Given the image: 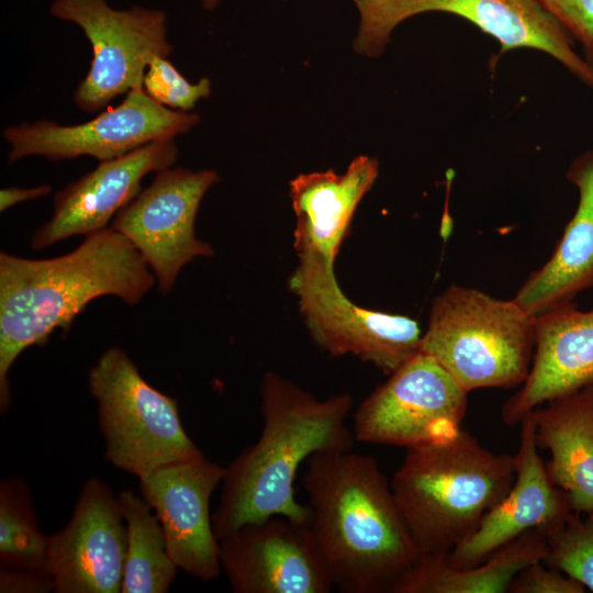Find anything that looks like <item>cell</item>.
I'll use <instances>...</instances> for the list:
<instances>
[{"label":"cell","instance_id":"3957f363","mask_svg":"<svg viewBox=\"0 0 593 593\" xmlns=\"http://www.w3.org/2000/svg\"><path fill=\"white\" fill-rule=\"evenodd\" d=\"M262 430L258 439L225 467L212 524L219 540L244 524L273 515L310 523V507L296 501L299 467L313 455L349 451L355 435L346 421L347 393L318 400L275 372L260 385Z\"/></svg>","mask_w":593,"mask_h":593},{"label":"cell","instance_id":"277c9868","mask_svg":"<svg viewBox=\"0 0 593 593\" xmlns=\"http://www.w3.org/2000/svg\"><path fill=\"white\" fill-rule=\"evenodd\" d=\"M515 459L494 454L468 432L409 449L391 489L422 556L447 555L466 540L511 489Z\"/></svg>","mask_w":593,"mask_h":593},{"label":"cell","instance_id":"7402d4cb","mask_svg":"<svg viewBox=\"0 0 593 593\" xmlns=\"http://www.w3.org/2000/svg\"><path fill=\"white\" fill-rule=\"evenodd\" d=\"M547 551V535L532 529L470 568L451 567L446 555L421 556L391 593H504L522 569L542 561Z\"/></svg>","mask_w":593,"mask_h":593},{"label":"cell","instance_id":"4dcf8cb0","mask_svg":"<svg viewBox=\"0 0 593 593\" xmlns=\"http://www.w3.org/2000/svg\"><path fill=\"white\" fill-rule=\"evenodd\" d=\"M220 0H202V4L205 9H213L217 5Z\"/></svg>","mask_w":593,"mask_h":593},{"label":"cell","instance_id":"484cf974","mask_svg":"<svg viewBox=\"0 0 593 593\" xmlns=\"http://www.w3.org/2000/svg\"><path fill=\"white\" fill-rule=\"evenodd\" d=\"M145 92L158 103L182 112H189L201 98L211 91L209 78L197 83L189 82L167 57L153 58L143 79Z\"/></svg>","mask_w":593,"mask_h":593},{"label":"cell","instance_id":"9a60e30c","mask_svg":"<svg viewBox=\"0 0 593 593\" xmlns=\"http://www.w3.org/2000/svg\"><path fill=\"white\" fill-rule=\"evenodd\" d=\"M127 547L118 495L98 478L81 486L68 523L51 536L57 593H119Z\"/></svg>","mask_w":593,"mask_h":593},{"label":"cell","instance_id":"ffe728a7","mask_svg":"<svg viewBox=\"0 0 593 593\" xmlns=\"http://www.w3.org/2000/svg\"><path fill=\"white\" fill-rule=\"evenodd\" d=\"M567 178L579 191L575 212L550 258L513 298L533 316L572 303L579 293L593 289V149L571 163Z\"/></svg>","mask_w":593,"mask_h":593},{"label":"cell","instance_id":"30bf717a","mask_svg":"<svg viewBox=\"0 0 593 593\" xmlns=\"http://www.w3.org/2000/svg\"><path fill=\"white\" fill-rule=\"evenodd\" d=\"M289 287L313 339L334 356L351 354L390 374L419 351L418 323L353 303L337 284L334 265L302 256Z\"/></svg>","mask_w":593,"mask_h":593},{"label":"cell","instance_id":"7a4b0ae2","mask_svg":"<svg viewBox=\"0 0 593 593\" xmlns=\"http://www.w3.org/2000/svg\"><path fill=\"white\" fill-rule=\"evenodd\" d=\"M310 530L333 586L344 593H391L421 558L377 460L321 452L303 478Z\"/></svg>","mask_w":593,"mask_h":593},{"label":"cell","instance_id":"5b68a950","mask_svg":"<svg viewBox=\"0 0 593 593\" xmlns=\"http://www.w3.org/2000/svg\"><path fill=\"white\" fill-rule=\"evenodd\" d=\"M535 348V316L513 299L452 284L432 303L419 351L468 393L523 384Z\"/></svg>","mask_w":593,"mask_h":593},{"label":"cell","instance_id":"4316f807","mask_svg":"<svg viewBox=\"0 0 593 593\" xmlns=\"http://www.w3.org/2000/svg\"><path fill=\"white\" fill-rule=\"evenodd\" d=\"M579 43L593 66V0H537Z\"/></svg>","mask_w":593,"mask_h":593},{"label":"cell","instance_id":"8fae6325","mask_svg":"<svg viewBox=\"0 0 593 593\" xmlns=\"http://www.w3.org/2000/svg\"><path fill=\"white\" fill-rule=\"evenodd\" d=\"M199 121L197 113L169 109L138 87L132 89L121 104L86 123L60 125L41 119L8 126L2 136L10 144L8 164L26 156L51 160L91 156L103 161L152 142L175 138Z\"/></svg>","mask_w":593,"mask_h":593},{"label":"cell","instance_id":"4fadbf2b","mask_svg":"<svg viewBox=\"0 0 593 593\" xmlns=\"http://www.w3.org/2000/svg\"><path fill=\"white\" fill-rule=\"evenodd\" d=\"M235 593H328L333 583L309 524L273 515L219 540Z\"/></svg>","mask_w":593,"mask_h":593},{"label":"cell","instance_id":"52a82bcc","mask_svg":"<svg viewBox=\"0 0 593 593\" xmlns=\"http://www.w3.org/2000/svg\"><path fill=\"white\" fill-rule=\"evenodd\" d=\"M360 25L354 48L379 56L394 27L425 12H445L471 22L494 37L502 52L533 48L544 52L585 85L593 87V66L575 51V42L537 0H355Z\"/></svg>","mask_w":593,"mask_h":593},{"label":"cell","instance_id":"d6986e66","mask_svg":"<svg viewBox=\"0 0 593 593\" xmlns=\"http://www.w3.org/2000/svg\"><path fill=\"white\" fill-rule=\"evenodd\" d=\"M378 172L377 159L358 156L344 174L329 169L303 174L290 182L299 257L314 256L334 265L357 205Z\"/></svg>","mask_w":593,"mask_h":593},{"label":"cell","instance_id":"d4e9b609","mask_svg":"<svg viewBox=\"0 0 593 593\" xmlns=\"http://www.w3.org/2000/svg\"><path fill=\"white\" fill-rule=\"evenodd\" d=\"M584 515L573 512L547 536L548 551L542 562L593 592V512Z\"/></svg>","mask_w":593,"mask_h":593},{"label":"cell","instance_id":"cb8c5ba5","mask_svg":"<svg viewBox=\"0 0 593 593\" xmlns=\"http://www.w3.org/2000/svg\"><path fill=\"white\" fill-rule=\"evenodd\" d=\"M0 566L52 575L51 536L40 528L30 485L20 477L0 482Z\"/></svg>","mask_w":593,"mask_h":593},{"label":"cell","instance_id":"f1b7e54d","mask_svg":"<svg viewBox=\"0 0 593 593\" xmlns=\"http://www.w3.org/2000/svg\"><path fill=\"white\" fill-rule=\"evenodd\" d=\"M55 590L52 575L21 569L0 568L1 593H46Z\"/></svg>","mask_w":593,"mask_h":593},{"label":"cell","instance_id":"ba28073f","mask_svg":"<svg viewBox=\"0 0 593 593\" xmlns=\"http://www.w3.org/2000/svg\"><path fill=\"white\" fill-rule=\"evenodd\" d=\"M389 376L354 413L358 441L409 450L461 432L468 392L436 360L418 351Z\"/></svg>","mask_w":593,"mask_h":593},{"label":"cell","instance_id":"9c48e42d","mask_svg":"<svg viewBox=\"0 0 593 593\" xmlns=\"http://www.w3.org/2000/svg\"><path fill=\"white\" fill-rule=\"evenodd\" d=\"M49 11L77 24L91 43L89 71L74 93L75 104L85 112H97L143 87L149 61L172 53L163 11L138 5L114 10L105 0H54Z\"/></svg>","mask_w":593,"mask_h":593},{"label":"cell","instance_id":"5bb4252c","mask_svg":"<svg viewBox=\"0 0 593 593\" xmlns=\"http://www.w3.org/2000/svg\"><path fill=\"white\" fill-rule=\"evenodd\" d=\"M225 467L202 452L166 463L138 478L142 496L157 516L176 566L209 582L221 572L210 500Z\"/></svg>","mask_w":593,"mask_h":593},{"label":"cell","instance_id":"6da1fadb","mask_svg":"<svg viewBox=\"0 0 593 593\" xmlns=\"http://www.w3.org/2000/svg\"><path fill=\"white\" fill-rule=\"evenodd\" d=\"M156 283L149 266L111 226L85 236L74 250L30 259L0 254V410L11 403L9 371L31 346L67 333L94 299L113 295L138 304Z\"/></svg>","mask_w":593,"mask_h":593},{"label":"cell","instance_id":"83f0119b","mask_svg":"<svg viewBox=\"0 0 593 593\" xmlns=\"http://www.w3.org/2000/svg\"><path fill=\"white\" fill-rule=\"evenodd\" d=\"M584 585L542 561L522 569L511 582L510 593H583Z\"/></svg>","mask_w":593,"mask_h":593},{"label":"cell","instance_id":"7c38bea8","mask_svg":"<svg viewBox=\"0 0 593 593\" xmlns=\"http://www.w3.org/2000/svg\"><path fill=\"white\" fill-rule=\"evenodd\" d=\"M217 181L214 170L160 169L111 223L141 253L161 294L172 290L188 262L214 254L194 226L204 194Z\"/></svg>","mask_w":593,"mask_h":593},{"label":"cell","instance_id":"ac0fdd59","mask_svg":"<svg viewBox=\"0 0 593 593\" xmlns=\"http://www.w3.org/2000/svg\"><path fill=\"white\" fill-rule=\"evenodd\" d=\"M593 383V309L574 302L535 316V348L521 389L503 404L505 425L519 424L540 404Z\"/></svg>","mask_w":593,"mask_h":593},{"label":"cell","instance_id":"8992f818","mask_svg":"<svg viewBox=\"0 0 593 593\" xmlns=\"http://www.w3.org/2000/svg\"><path fill=\"white\" fill-rule=\"evenodd\" d=\"M88 387L98 403L104 458L115 468L141 478L201 452L183 427L178 402L149 384L120 347L101 354Z\"/></svg>","mask_w":593,"mask_h":593},{"label":"cell","instance_id":"f546056e","mask_svg":"<svg viewBox=\"0 0 593 593\" xmlns=\"http://www.w3.org/2000/svg\"><path fill=\"white\" fill-rule=\"evenodd\" d=\"M52 188L48 184H41L33 188H4L0 191V211H7L11 206L47 195Z\"/></svg>","mask_w":593,"mask_h":593},{"label":"cell","instance_id":"603a6c76","mask_svg":"<svg viewBox=\"0 0 593 593\" xmlns=\"http://www.w3.org/2000/svg\"><path fill=\"white\" fill-rule=\"evenodd\" d=\"M127 532L121 593H166L178 567L170 557L163 527L152 507L133 490L118 494Z\"/></svg>","mask_w":593,"mask_h":593},{"label":"cell","instance_id":"e0dca14e","mask_svg":"<svg viewBox=\"0 0 593 593\" xmlns=\"http://www.w3.org/2000/svg\"><path fill=\"white\" fill-rule=\"evenodd\" d=\"M177 157L174 138H166L100 161L97 168L56 193L52 217L33 233L31 247L44 249L69 237L110 227L113 216L139 193L143 178L171 167Z\"/></svg>","mask_w":593,"mask_h":593},{"label":"cell","instance_id":"44dd1931","mask_svg":"<svg viewBox=\"0 0 593 593\" xmlns=\"http://www.w3.org/2000/svg\"><path fill=\"white\" fill-rule=\"evenodd\" d=\"M533 410L537 446L549 451L545 468L566 492L574 513L593 512V383Z\"/></svg>","mask_w":593,"mask_h":593},{"label":"cell","instance_id":"2e32d148","mask_svg":"<svg viewBox=\"0 0 593 593\" xmlns=\"http://www.w3.org/2000/svg\"><path fill=\"white\" fill-rule=\"evenodd\" d=\"M519 424L514 482L505 496L482 517L477 529L446 555L454 568L477 566L528 530H541L548 536L573 513L566 492L550 481L538 454L533 411Z\"/></svg>","mask_w":593,"mask_h":593}]
</instances>
